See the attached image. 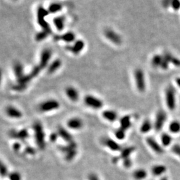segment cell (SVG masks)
<instances>
[{
	"instance_id": "6da1fadb",
	"label": "cell",
	"mask_w": 180,
	"mask_h": 180,
	"mask_svg": "<svg viewBox=\"0 0 180 180\" xmlns=\"http://www.w3.org/2000/svg\"><path fill=\"white\" fill-rule=\"evenodd\" d=\"M33 130L34 137L37 147L40 149H44L45 147V134L43 127L40 122H36L33 124Z\"/></svg>"
},
{
	"instance_id": "7a4b0ae2",
	"label": "cell",
	"mask_w": 180,
	"mask_h": 180,
	"mask_svg": "<svg viewBox=\"0 0 180 180\" xmlns=\"http://www.w3.org/2000/svg\"><path fill=\"white\" fill-rule=\"evenodd\" d=\"M49 14L48 10L42 6H39L37 10V23L41 27V30L47 31L51 33V29L50 25L45 20V17Z\"/></svg>"
},
{
	"instance_id": "3957f363",
	"label": "cell",
	"mask_w": 180,
	"mask_h": 180,
	"mask_svg": "<svg viewBox=\"0 0 180 180\" xmlns=\"http://www.w3.org/2000/svg\"><path fill=\"white\" fill-rule=\"evenodd\" d=\"M60 107V104L58 101L54 99L45 100L41 102L38 106V110L39 112L42 113L52 112V111L58 110Z\"/></svg>"
},
{
	"instance_id": "277c9868",
	"label": "cell",
	"mask_w": 180,
	"mask_h": 180,
	"mask_svg": "<svg viewBox=\"0 0 180 180\" xmlns=\"http://www.w3.org/2000/svg\"><path fill=\"white\" fill-rule=\"evenodd\" d=\"M134 78H135L136 88L137 90L141 93L145 92L146 89L145 78L143 71L141 69L137 68L135 70Z\"/></svg>"
},
{
	"instance_id": "5b68a950",
	"label": "cell",
	"mask_w": 180,
	"mask_h": 180,
	"mask_svg": "<svg viewBox=\"0 0 180 180\" xmlns=\"http://www.w3.org/2000/svg\"><path fill=\"white\" fill-rule=\"evenodd\" d=\"M165 101L168 109L173 111L175 108V91L172 86H168L165 90Z\"/></svg>"
},
{
	"instance_id": "8992f818",
	"label": "cell",
	"mask_w": 180,
	"mask_h": 180,
	"mask_svg": "<svg viewBox=\"0 0 180 180\" xmlns=\"http://www.w3.org/2000/svg\"><path fill=\"white\" fill-rule=\"evenodd\" d=\"M84 101L87 106L94 110H100L104 106L103 101L92 95H87L84 97Z\"/></svg>"
},
{
	"instance_id": "52a82bcc",
	"label": "cell",
	"mask_w": 180,
	"mask_h": 180,
	"mask_svg": "<svg viewBox=\"0 0 180 180\" xmlns=\"http://www.w3.org/2000/svg\"><path fill=\"white\" fill-rule=\"evenodd\" d=\"M104 35L109 41L116 45H120L122 43V37L120 34L112 29H106L104 31Z\"/></svg>"
},
{
	"instance_id": "ba28073f",
	"label": "cell",
	"mask_w": 180,
	"mask_h": 180,
	"mask_svg": "<svg viewBox=\"0 0 180 180\" xmlns=\"http://www.w3.org/2000/svg\"><path fill=\"white\" fill-rule=\"evenodd\" d=\"M102 142L103 143V145L106 146L110 149V150H112L113 151H121V150L122 149L121 145L118 143V141H115L112 138L110 137H104L102 139Z\"/></svg>"
},
{
	"instance_id": "9c48e42d",
	"label": "cell",
	"mask_w": 180,
	"mask_h": 180,
	"mask_svg": "<svg viewBox=\"0 0 180 180\" xmlns=\"http://www.w3.org/2000/svg\"><path fill=\"white\" fill-rule=\"evenodd\" d=\"M167 120V114L163 111H159L155 118V121L154 123V128L155 131L159 132L162 129L163 126Z\"/></svg>"
},
{
	"instance_id": "30bf717a",
	"label": "cell",
	"mask_w": 180,
	"mask_h": 180,
	"mask_svg": "<svg viewBox=\"0 0 180 180\" xmlns=\"http://www.w3.org/2000/svg\"><path fill=\"white\" fill-rule=\"evenodd\" d=\"M52 52L50 49H45L41 53L40 59H39V66L41 69H43L48 66V63L50 60Z\"/></svg>"
},
{
	"instance_id": "8fae6325",
	"label": "cell",
	"mask_w": 180,
	"mask_h": 180,
	"mask_svg": "<svg viewBox=\"0 0 180 180\" xmlns=\"http://www.w3.org/2000/svg\"><path fill=\"white\" fill-rule=\"evenodd\" d=\"M85 47V43L84 41L76 40L75 43L72 45H68L66 47V49L68 50L75 55H78L84 49Z\"/></svg>"
},
{
	"instance_id": "7c38bea8",
	"label": "cell",
	"mask_w": 180,
	"mask_h": 180,
	"mask_svg": "<svg viewBox=\"0 0 180 180\" xmlns=\"http://www.w3.org/2000/svg\"><path fill=\"white\" fill-rule=\"evenodd\" d=\"M9 136L15 139H19L20 141H25L29 137L28 131L26 129H22L16 131V130H11L9 132Z\"/></svg>"
},
{
	"instance_id": "4fadbf2b",
	"label": "cell",
	"mask_w": 180,
	"mask_h": 180,
	"mask_svg": "<svg viewBox=\"0 0 180 180\" xmlns=\"http://www.w3.org/2000/svg\"><path fill=\"white\" fill-rule=\"evenodd\" d=\"M55 41H63L66 43H72L76 40V35L72 31H68L62 35H55L53 36Z\"/></svg>"
},
{
	"instance_id": "5bb4252c",
	"label": "cell",
	"mask_w": 180,
	"mask_h": 180,
	"mask_svg": "<svg viewBox=\"0 0 180 180\" xmlns=\"http://www.w3.org/2000/svg\"><path fill=\"white\" fill-rule=\"evenodd\" d=\"M67 126L73 130H80L84 127V122L81 118H72L67 122Z\"/></svg>"
},
{
	"instance_id": "9a60e30c",
	"label": "cell",
	"mask_w": 180,
	"mask_h": 180,
	"mask_svg": "<svg viewBox=\"0 0 180 180\" xmlns=\"http://www.w3.org/2000/svg\"><path fill=\"white\" fill-rule=\"evenodd\" d=\"M5 114L13 119H20L23 117V113L14 106H9L5 108Z\"/></svg>"
},
{
	"instance_id": "2e32d148",
	"label": "cell",
	"mask_w": 180,
	"mask_h": 180,
	"mask_svg": "<svg viewBox=\"0 0 180 180\" xmlns=\"http://www.w3.org/2000/svg\"><path fill=\"white\" fill-rule=\"evenodd\" d=\"M57 132L58 134L59 137H60L62 139H64L66 143H70V142L74 141V137H73L72 134L66 129L62 127V126H59V127L57 128Z\"/></svg>"
},
{
	"instance_id": "e0dca14e",
	"label": "cell",
	"mask_w": 180,
	"mask_h": 180,
	"mask_svg": "<svg viewBox=\"0 0 180 180\" xmlns=\"http://www.w3.org/2000/svg\"><path fill=\"white\" fill-rule=\"evenodd\" d=\"M146 142H147V145L151 147V149L153 150L154 152L157 153L158 154H161L164 152V150L163 147L158 143V142L154 139L152 137H147L146 139Z\"/></svg>"
},
{
	"instance_id": "ac0fdd59",
	"label": "cell",
	"mask_w": 180,
	"mask_h": 180,
	"mask_svg": "<svg viewBox=\"0 0 180 180\" xmlns=\"http://www.w3.org/2000/svg\"><path fill=\"white\" fill-rule=\"evenodd\" d=\"M66 94L68 96V98L72 101V102H76L79 100L80 98V94H79L78 91L76 88H74L72 86H69L66 89Z\"/></svg>"
},
{
	"instance_id": "d6986e66",
	"label": "cell",
	"mask_w": 180,
	"mask_h": 180,
	"mask_svg": "<svg viewBox=\"0 0 180 180\" xmlns=\"http://www.w3.org/2000/svg\"><path fill=\"white\" fill-rule=\"evenodd\" d=\"M58 149L62 153L66 155V153L73 151V150L78 149V145H77L76 141H73L72 142H70V143H67L66 145H59Z\"/></svg>"
},
{
	"instance_id": "ffe728a7",
	"label": "cell",
	"mask_w": 180,
	"mask_h": 180,
	"mask_svg": "<svg viewBox=\"0 0 180 180\" xmlns=\"http://www.w3.org/2000/svg\"><path fill=\"white\" fill-rule=\"evenodd\" d=\"M102 117L107 121L110 122H114L116 121L118 118V115L114 110H105L102 112Z\"/></svg>"
},
{
	"instance_id": "44dd1931",
	"label": "cell",
	"mask_w": 180,
	"mask_h": 180,
	"mask_svg": "<svg viewBox=\"0 0 180 180\" xmlns=\"http://www.w3.org/2000/svg\"><path fill=\"white\" fill-rule=\"evenodd\" d=\"M131 119V116L129 115H126V116L122 117L120 120V128H122L126 131L129 130L132 125Z\"/></svg>"
},
{
	"instance_id": "7402d4cb",
	"label": "cell",
	"mask_w": 180,
	"mask_h": 180,
	"mask_svg": "<svg viewBox=\"0 0 180 180\" xmlns=\"http://www.w3.org/2000/svg\"><path fill=\"white\" fill-rule=\"evenodd\" d=\"M53 24H54L55 28L58 31H62L65 27V23H66V17L64 15H59L55 17L53 20Z\"/></svg>"
},
{
	"instance_id": "603a6c76",
	"label": "cell",
	"mask_w": 180,
	"mask_h": 180,
	"mask_svg": "<svg viewBox=\"0 0 180 180\" xmlns=\"http://www.w3.org/2000/svg\"><path fill=\"white\" fill-rule=\"evenodd\" d=\"M135 146H128V147H125L122 148L121 151L120 153V157L122 159H125V158L130 157V155L135 151Z\"/></svg>"
},
{
	"instance_id": "cb8c5ba5",
	"label": "cell",
	"mask_w": 180,
	"mask_h": 180,
	"mask_svg": "<svg viewBox=\"0 0 180 180\" xmlns=\"http://www.w3.org/2000/svg\"><path fill=\"white\" fill-rule=\"evenodd\" d=\"M13 72L17 80H19L24 76L23 72V67L20 62H16L13 65Z\"/></svg>"
},
{
	"instance_id": "d4e9b609",
	"label": "cell",
	"mask_w": 180,
	"mask_h": 180,
	"mask_svg": "<svg viewBox=\"0 0 180 180\" xmlns=\"http://www.w3.org/2000/svg\"><path fill=\"white\" fill-rule=\"evenodd\" d=\"M133 177L135 180H143L145 179L147 175L146 170L143 169H137L134 171Z\"/></svg>"
},
{
	"instance_id": "484cf974",
	"label": "cell",
	"mask_w": 180,
	"mask_h": 180,
	"mask_svg": "<svg viewBox=\"0 0 180 180\" xmlns=\"http://www.w3.org/2000/svg\"><path fill=\"white\" fill-rule=\"evenodd\" d=\"M61 66H62V61L59 59H55L48 66L47 72L49 74H53L57 70H59Z\"/></svg>"
},
{
	"instance_id": "4316f807",
	"label": "cell",
	"mask_w": 180,
	"mask_h": 180,
	"mask_svg": "<svg viewBox=\"0 0 180 180\" xmlns=\"http://www.w3.org/2000/svg\"><path fill=\"white\" fill-rule=\"evenodd\" d=\"M166 167L163 165H154L151 169V173L155 176H159L166 171Z\"/></svg>"
},
{
	"instance_id": "83f0119b",
	"label": "cell",
	"mask_w": 180,
	"mask_h": 180,
	"mask_svg": "<svg viewBox=\"0 0 180 180\" xmlns=\"http://www.w3.org/2000/svg\"><path fill=\"white\" fill-rule=\"evenodd\" d=\"M163 57L167 59L169 63L173 64L175 66L180 67V59H178L177 57L173 56L170 53H165L163 55Z\"/></svg>"
},
{
	"instance_id": "f1b7e54d",
	"label": "cell",
	"mask_w": 180,
	"mask_h": 180,
	"mask_svg": "<svg viewBox=\"0 0 180 180\" xmlns=\"http://www.w3.org/2000/svg\"><path fill=\"white\" fill-rule=\"evenodd\" d=\"M152 129V124L149 120H145L143 122L141 127H140V132L143 134H147L151 131Z\"/></svg>"
},
{
	"instance_id": "f546056e",
	"label": "cell",
	"mask_w": 180,
	"mask_h": 180,
	"mask_svg": "<svg viewBox=\"0 0 180 180\" xmlns=\"http://www.w3.org/2000/svg\"><path fill=\"white\" fill-rule=\"evenodd\" d=\"M62 7L63 6L61 3L54 2L49 5L47 10H48L49 13H56L62 10Z\"/></svg>"
},
{
	"instance_id": "4dcf8cb0",
	"label": "cell",
	"mask_w": 180,
	"mask_h": 180,
	"mask_svg": "<svg viewBox=\"0 0 180 180\" xmlns=\"http://www.w3.org/2000/svg\"><path fill=\"white\" fill-rule=\"evenodd\" d=\"M163 62V56L161 55H155L151 59V65L154 68L161 67Z\"/></svg>"
},
{
	"instance_id": "1f68e13d",
	"label": "cell",
	"mask_w": 180,
	"mask_h": 180,
	"mask_svg": "<svg viewBox=\"0 0 180 180\" xmlns=\"http://www.w3.org/2000/svg\"><path fill=\"white\" fill-rule=\"evenodd\" d=\"M169 131L173 134H177L180 132V123L178 121H173L169 126Z\"/></svg>"
},
{
	"instance_id": "d6a6232c",
	"label": "cell",
	"mask_w": 180,
	"mask_h": 180,
	"mask_svg": "<svg viewBox=\"0 0 180 180\" xmlns=\"http://www.w3.org/2000/svg\"><path fill=\"white\" fill-rule=\"evenodd\" d=\"M50 34L51 33L47 32V31L41 30L40 31H39L36 35H35V40L37 41H41L44 40V39H46Z\"/></svg>"
},
{
	"instance_id": "836d02e7",
	"label": "cell",
	"mask_w": 180,
	"mask_h": 180,
	"mask_svg": "<svg viewBox=\"0 0 180 180\" xmlns=\"http://www.w3.org/2000/svg\"><path fill=\"white\" fill-rule=\"evenodd\" d=\"M161 143L164 146L169 145L171 143L172 137L167 134H163L161 137Z\"/></svg>"
},
{
	"instance_id": "e575fe53",
	"label": "cell",
	"mask_w": 180,
	"mask_h": 180,
	"mask_svg": "<svg viewBox=\"0 0 180 180\" xmlns=\"http://www.w3.org/2000/svg\"><path fill=\"white\" fill-rule=\"evenodd\" d=\"M126 130L121 128H119L115 131V136L118 140H123L126 137Z\"/></svg>"
},
{
	"instance_id": "d590c367",
	"label": "cell",
	"mask_w": 180,
	"mask_h": 180,
	"mask_svg": "<svg viewBox=\"0 0 180 180\" xmlns=\"http://www.w3.org/2000/svg\"><path fill=\"white\" fill-rule=\"evenodd\" d=\"M7 177H8L9 180H21L22 179L21 175L20 174V173H19L18 171L10 172Z\"/></svg>"
},
{
	"instance_id": "8d00e7d4",
	"label": "cell",
	"mask_w": 180,
	"mask_h": 180,
	"mask_svg": "<svg viewBox=\"0 0 180 180\" xmlns=\"http://www.w3.org/2000/svg\"><path fill=\"white\" fill-rule=\"evenodd\" d=\"M77 153H78V149L73 150V151L69 152V153H66V155H65V159L68 161H72V160L76 157Z\"/></svg>"
},
{
	"instance_id": "74e56055",
	"label": "cell",
	"mask_w": 180,
	"mask_h": 180,
	"mask_svg": "<svg viewBox=\"0 0 180 180\" xmlns=\"http://www.w3.org/2000/svg\"><path fill=\"white\" fill-rule=\"evenodd\" d=\"M41 70V67L39 66V65H37V66L33 67L32 70H31V72L29 74V76L32 78V79H33L35 77H36L37 75L39 74V73H40Z\"/></svg>"
},
{
	"instance_id": "f35d334b",
	"label": "cell",
	"mask_w": 180,
	"mask_h": 180,
	"mask_svg": "<svg viewBox=\"0 0 180 180\" xmlns=\"http://www.w3.org/2000/svg\"><path fill=\"white\" fill-rule=\"evenodd\" d=\"M0 171H1V175L2 177H6V176H8L9 173L7 166L5 165L3 163H1V167H0Z\"/></svg>"
},
{
	"instance_id": "ab89813d",
	"label": "cell",
	"mask_w": 180,
	"mask_h": 180,
	"mask_svg": "<svg viewBox=\"0 0 180 180\" xmlns=\"http://www.w3.org/2000/svg\"><path fill=\"white\" fill-rule=\"evenodd\" d=\"M27 86V85H24V84H19V83H17V84L13 85L12 89L15 91L21 92V91H23L26 89Z\"/></svg>"
},
{
	"instance_id": "60d3db41",
	"label": "cell",
	"mask_w": 180,
	"mask_h": 180,
	"mask_svg": "<svg viewBox=\"0 0 180 180\" xmlns=\"http://www.w3.org/2000/svg\"><path fill=\"white\" fill-rule=\"evenodd\" d=\"M171 7L174 11L180 9V0H171Z\"/></svg>"
},
{
	"instance_id": "b9f144b4",
	"label": "cell",
	"mask_w": 180,
	"mask_h": 180,
	"mask_svg": "<svg viewBox=\"0 0 180 180\" xmlns=\"http://www.w3.org/2000/svg\"><path fill=\"white\" fill-rule=\"evenodd\" d=\"M132 159L130 157H128V158H125V159H123V165L124 167L127 169H129L132 166Z\"/></svg>"
},
{
	"instance_id": "7bdbcfd3",
	"label": "cell",
	"mask_w": 180,
	"mask_h": 180,
	"mask_svg": "<svg viewBox=\"0 0 180 180\" xmlns=\"http://www.w3.org/2000/svg\"><path fill=\"white\" fill-rule=\"evenodd\" d=\"M24 153L27 155H34L36 153V151L33 147L31 146H27L24 149Z\"/></svg>"
},
{
	"instance_id": "ee69618b",
	"label": "cell",
	"mask_w": 180,
	"mask_h": 180,
	"mask_svg": "<svg viewBox=\"0 0 180 180\" xmlns=\"http://www.w3.org/2000/svg\"><path fill=\"white\" fill-rule=\"evenodd\" d=\"M59 137V135L57 134V132H54V133H51L49 135V140H50L51 142H53L54 143L57 140Z\"/></svg>"
},
{
	"instance_id": "f6af8a7d",
	"label": "cell",
	"mask_w": 180,
	"mask_h": 180,
	"mask_svg": "<svg viewBox=\"0 0 180 180\" xmlns=\"http://www.w3.org/2000/svg\"><path fill=\"white\" fill-rule=\"evenodd\" d=\"M171 150L174 153L179 156V157H180V145H178V144L174 145L173 147H172Z\"/></svg>"
},
{
	"instance_id": "bcb514c9",
	"label": "cell",
	"mask_w": 180,
	"mask_h": 180,
	"mask_svg": "<svg viewBox=\"0 0 180 180\" xmlns=\"http://www.w3.org/2000/svg\"><path fill=\"white\" fill-rule=\"evenodd\" d=\"M21 143L18 141L15 142V143L13 144V149L15 152H17H17H19L21 150Z\"/></svg>"
},
{
	"instance_id": "7dc6e473",
	"label": "cell",
	"mask_w": 180,
	"mask_h": 180,
	"mask_svg": "<svg viewBox=\"0 0 180 180\" xmlns=\"http://www.w3.org/2000/svg\"><path fill=\"white\" fill-rule=\"evenodd\" d=\"M161 4L165 9H168L171 7V0H162Z\"/></svg>"
},
{
	"instance_id": "c3c4849f",
	"label": "cell",
	"mask_w": 180,
	"mask_h": 180,
	"mask_svg": "<svg viewBox=\"0 0 180 180\" xmlns=\"http://www.w3.org/2000/svg\"><path fill=\"white\" fill-rule=\"evenodd\" d=\"M88 180H100V179L97 174L94 173H92L89 174Z\"/></svg>"
},
{
	"instance_id": "681fc988",
	"label": "cell",
	"mask_w": 180,
	"mask_h": 180,
	"mask_svg": "<svg viewBox=\"0 0 180 180\" xmlns=\"http://www.w3.org/2000/svg\"><path fill=\"white\" fill-rule=\"evenodd\" d=\"M121 158H120V156H117V157H114L112 159V162L113 163H117L118 162L119 160H120Z\"/></svg>"
},
{
	"instance_id": "f907efd6",
	"label": "cell",
	"mask_w": 180,
	"mask_h": 180,
	"mask_svg": "<svg viewBox=\"0 0 180 180\" xmlns=\"http://www.w3.org/2000/svg\"><path fill=\"white\" fill-rule=\"evenodd\" d=\"M176 83H177V86L180 88V78L176 79Z\"/></svg>"
},
{
	"instance_id": "816d5d0a",
	"label": "cell",
	"mask_w": 180,
	"mask_h": 180,
	"mask_svg": "<svg viewBox=\"0 0 180 180\" xmlns=\"http://www.w3.org/2000/svg\"><path fill=\"white\" fill-rule=\"evenodd\" d=\"M160 180H168V179H167V177H162V178H161V179H160Z\"/></svg>"
}]
</instances>
